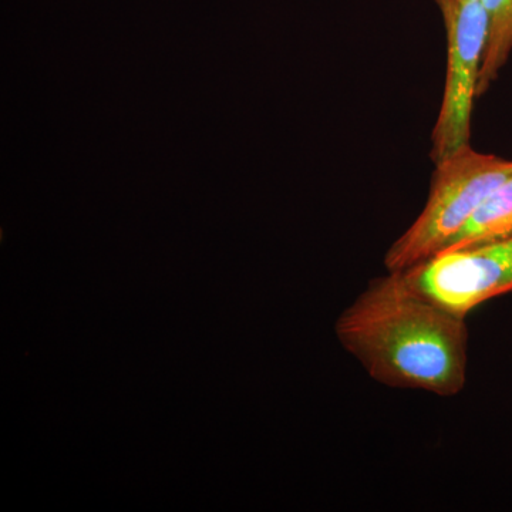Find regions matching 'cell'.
<instances>
[{
	"label": "cell",
	"instance_id": "6da1fadb",
	"mask_svg": "<svg viewBox=\"0 0 512 512\" xmlns=\"http://www.w3.org/2000/svg\"><path fill=\"white\" fill-rule=\"evenodd\" d=\"M335 329L340 345L377 383L440 397L466 387V318L424 295L402 271L370 281Z\"/></svg>",
	"mask_w": 512,
	"mask_h": 512
},
{
	"label": "cell",
	"instance_id": "7a4b0ae2",
	"mask_svg": "<svg viewBox=\"0 0 512 512\" xmlns=\"http://www.w3.org/2000/svg\"><path fill=\"white\" fill-rule=\"evenodd\" d=\"M510 178L511 160L478 153L471 146L437 163L423 211L384 256L387 271H406L443 251Z\"/></svg>",
	"mask_w": 512,
	"mask_h": 512
},
{
	"label": "cell",
	"instance_id": "3957f363",
	"mask_svg": "<svg viewBox=\"0 0 512 512\" xmlns=\"http://www.w3.org/2000/svg\"><path fill=\"white\" fill-rule=\"evenodd\" d=\"M447 32V74L439 117L434 126V164L470 146L471 114L487 42V13L481 0H434Z\"/></svg>",
	"mask_w": 512,
	"mask_h": 512
},
{
	"label": "cell",
	"instance_id": "277c9868",
	"mask_svg": "<svg viewBox=\"0 0 512 512\" xmlns=\"http://www.w3.org/2000/svg\"><path fill=\"white\" fill-rule=\"evenodd\" d=\"M410 284L457 315L512 292V235L450 249L402 271Z\"/></svg>",
	"mask_w": 512,
	"mask_h": 512
},
{
	"label": "cell",
	"instance_id": "5b68a950",
	"mask_svg": "<svg viewBox=\"0 0 512 512\" xmlns=\"http://www.w3.org/2000/svg\"><path fill=\"white\" fill-rule=\"evenodd\" d=\"M512 235V178L481 204L473 217L443 251L497 241ZM441 251V252H443Z\"/></svg>",
	"mask_w": 512,
	"mask_h": 512
},
{
	"label": "cell",
	"instance_id": "8992f818",
	"mask_svg": "<svg viewBox=\"0 0 512 512\" xmlns=\"http://www.w3.org/2000/svg\"><path fill=\"white\" fill-rule=\"evenodd\" d=\"M487 13V42L478 77L477 97L497 79L512 52V0H481Z\"/></svg>",
	"mask_w": 512,
	"mask_h": 512
},
{
	"label": "cell",
	"instance_id": "52a82bcc",
	"mask_svg": "<svg viewBox=\"0 0 512 512\" xmlns=\"http://www.w3.org/2000/svg\"><path fill=\"white\" fill-rule=\"evenodd\" d=\"M460 2H476V0H460Z\"/></svg>",
	"mask_w": 512,
	"mask_h": 512
}]
</instances>
